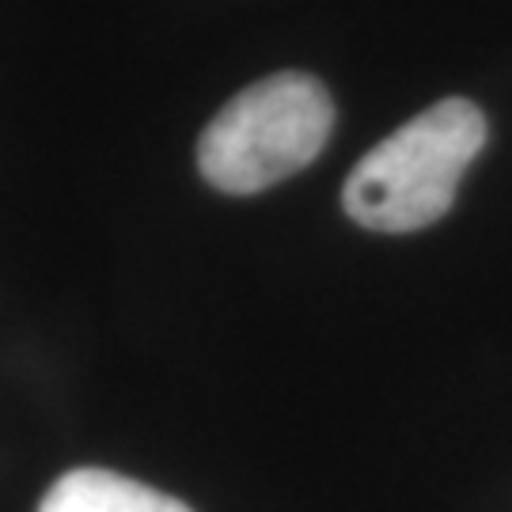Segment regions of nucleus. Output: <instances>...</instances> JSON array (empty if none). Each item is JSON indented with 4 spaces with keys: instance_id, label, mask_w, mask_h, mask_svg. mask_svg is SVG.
Segmentation results:
<instances>
[{
    "instance_id": "f257e3e1",
    "label": "nucleus",
    "mask_w": 512,
    "mask_h": 512,
    "mask_svg": "<svg viewBox=\"0 0 512 512\" xmlns=\"http://www.w3.org/2000/svg\"><path fill=\"white\" fill-rule=\"evenodd\" d=\"M486 145V114L471 99H440L349 171L342 205L368 232H418L437 224Z\"/></svg>"
},
{
    "instance_id": "7ed1b4c3",
    "label": "nucleus",
    "mask_w": 512,
    "mask_h": 512,
    "mask_svg": "<svg viewBox=\"0 0 512 512\" xmlns=\"http://www.w3.org/2000/svg\"><path fill=\"white\" fill-rule=\"evenodd\" d=\"M38 512H190L183 501L114 471L80 467L61 475L42 497Z\"/></svg>"
},
{
    "instance_id": "f03ea898",
    "label": "nucleus",
    "mask_w": 512,
    "mask_h": 512,
    "mask_svg": "<svg viewBox=\"0 0 512 512\" xmlns=\"http://www.w3.org/2000/svg\"><path fill=\"white\" fill-rule=\"evenodd\" d=\"M330 129L327 88L308 73H274L220 107L198 141V167L220 194H258L304 171Z\"/></svg>"
}]
</instances>
